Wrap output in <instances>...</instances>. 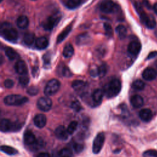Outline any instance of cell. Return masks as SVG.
<instances>
[{"label": "cell", "instance_id": "obj_27", "mask_svg": "<svg viewBox=\"0 0 157 157\" xmlns=\"http://www.w3.org/2000/svg\"><path fill=\"white\" fill-rule=\"evenodd\" d=\"M5 54L10 60H14L18 57V53L10 47H7L5 49Z\"/></svg>", "mask_w": 157, "mask_h": 157}, {"label": "cell", "instance_id": "obj_31", "mask_svg": "<svg viewBox=\"0 0 157 157\" xmlns=\"http://www.w3.org/2000/svg\"><path fill=\"white\" fill-rule=\"evenodd\" d=\"M132 87L136 90H142L145 87V83L141 80H136L132 84Z\"/></svg>", "mask_w": 157, "mask_h": 157}, {"label": "cell", "instance_id": "obj_15", "mask_svg": "<svg viewBox=\"0 0 157 157\" xmlns=\"http://www.w3.org/2000/svg\"><path fill=\"white\" fill-rule=\"evenodd\" d=\"M139 118L145 122L150 121L153 117L152 112L149 109H143L139 113Z\"/></svg>", "mask_w": 157, "mask_h": 157}, {"label": "cell", "instance_id": "obj_23", "mask_svg": "<svg viewBox=\"0 0 157 157\" xmlns=\"http://www.w3.org/2000/svg\"><path fill=\"white\" fill-rule=\"evenodd\" d=\"M72 29V25H69L67 26L66 28H65L63 31L61 33H60V34L57 37V43H60L63 40H64V39L68 36V34H69V33L71 32Z\"/></svg>", "mask_w": 157, "mask_h": 157}, {"label": "cell", "instance_id": "obj_13", "mask_svg": "<svg viewBox=\"0 0 157 157\" xmlns=\"http://www.w3.org/2000/svg\"><path fill=\"white\" fill-rule=\"evenodd\" d=\"M15 69L16 72L21 75H26L28 73V68L25 61L22 60L18 61L15 64Z\"/></svg>", "mask_w": 157, "mask_h": 157}, {"label": "cell", "instance_id": "obj_33", "mask_svg": "<svg viewBox=\"0 0 157 157\" xmlns=\"http://www.w3.org/2000/svg\"><path fill=\"white\" fill-rule=\"evenodd\" d=\"M107 66L105 64H101L96 69V71H97V76H99L100 77H104L107 73Z\"/></svg>", "mask_w": 157, "mask_h": 157}, {"label": "cell", "instance_id": "obj_47", "mask_svg": "<svg viewBox=\"0 0 157 157\" xmlns=\"http://www.w3.org/2000/svg\"><path fill=\"white\" fill-rule=\"evenodd\" d=\"M155 66H156V68H157V60L155 61Z\"/></svg>", "mask_w": 157, "mask_h": 157}, {"label": "cell", "instance_id": "obj_32", "mask_svg": "<svg viewBox=\"0 0 157 157\" xmlns=\"http://www.w3.org/2000/svg\"><path fill=\"white\" fill-rule=\"evenodd\" d=\"M81 3V0H67L66 6L70 9H74L77 7Z\"/></svg>", "mask_w": 157, "mask_h": 157}, {"label": "cell", "instance_id": "obj_39", "mask_svg": "<svg viewBox=\"0 0 157 157\" xmlns=\"http://www.w3.org/2000/svg\"><path fill=\"white\" fill-rule=\"evenodd\" d=\"M19 83L22 86H26L29 83V78L23 75L19 78Z\"/></svg>", "mask_w": 157, "mask_h": 157}, {"label": "cell", "instance_id": "obj_12", "mask_svg": "<svg viewBox=\"0 0 157 157\" xmlns=\"http://www.w3.org/2000/svg\"><path fill=\"white\" fill-rule=\"evenodd\" d=\"M141 50V44L137 40H133L129 43L128 47V52L132 55H137Z\"/></svg>", "mask_w": 157, "mask_h": 157}, {"label": "cell", "instance_id": "obj_14", "mask_svg": "<svg viewBox=\"0 0 157 157\" xmlns=\"http://www.w3.org/2000/svg\"><path fill=\"white\" fill-rule=\"evenodd\" d=\"M23 140H24V142L26 145H31V146L33 144H34L35 142L37 140L34 134H33V132L31 131H29V130L26 131L24 133Z\"/></svg>", "mask_w": 157, "mask_h": 157}, {"label": "cell", "instance_id": "obj_10", "mask_svg": "<svg viewBox=\"0 0 157 157\" xmlns=\"http://www.w3.org/2000/svg\"><path fill=\"white\" fill-rule=\"evenodd\" d=\"M55 135L56 137L60 140H65L68 138L69 133L67 129L64 126H59L55 130Z\"/></svg>", "mask_w": 157, "mask_h": 157}, {"label": "cell", "instance_id": "obj_7", "mask_svg": "<svg viewBox=\"0 0 157 157\" xmlns=\"http://www.w3.org/2000/svg\"><path fill=\"white\" fill-rule=\"evenodd\" d=\"M61 19V15L59 13L54 14L46 19L42 24V26L44 29L47 31L52 30L59 21Z\"/></svg>", "mask_w": 157, "mask_h": 157}, {"label": "cell", "instance_id": "obj_21", "mask_svg": "<svg viewBox=\"0 0 157 157\" xmlns=\"http://www.w3.org/2000/svg\"><path fill=\"white\" fill-rule=\"evenodd\" d=\"M142 23L149 29H153L156 26V20L152 15H147Z\"/></svg>", "mask_w": 157, "mask_h": 157}, {"label": "cell", "instance_id": "obj_6", "mask_svg": "<svg viewBox=\"0 0 157 157\" xmlns=\"http://www.w3.org/2000/svg\"><path fill=\"white\" fill-rule=\"evenodd\" d=\"M105 141V135L102 132H99L95 137L93 142V152L95 154H98L101 150L104 143Z\"/></svg>", "mask_w": 157, "mask_h": 157}, {"label": "cell", "instance_id": "obj_45", "mask_svg": "<svg viewBox=\"0 0 157 157\" xmlns=\"http://www.w3.org/2000/svg\"><path fill=\"white\" fill-rule=\"evenodd\" d=\"M37 157H50V155L47 152H41L37 155Z\"/></svg>", "mask_w": 157, "mask_h": 157}, {"label": "cell", "instance_id": "obj_42", "mask_svg": "<svg viewBox=\"0 0 157 157\" xmlns=\"http://www.w3.org/2000/svg\"><path fill=\"white\" fill-rule=\"evenodd\" d=\"M62 74L64 77H71L72 75V73L70 70L67 67H64L62 70Z\"/></svg>", "mask_w": 157, "mask_h": 157}, {"label": "cell", "instance_id": "obj_16", "mask_svg": "<svg viewBox=\"0 0 157 157\" xmlns=\"http://www.w3.org/2000/svg\"><path fill=\"white\" fill-rule=\"evenodd\" d=\"M47 123V118L44 114H37L34 118V124L39 128L44 127Z\"/></svg>", "mask_w": 157, "mask_h": 157}, {"label": "cell", "instance_id": "obj_36", "mask_svg": "<svg viewBox=\"0 0 157 157\" xmlns=\"http://www.w3.org/2000/svg\"><path fill=\"white\" fill-rule=\"evenodd\" d=\"M143 157H157V150H147L145 152H144Z\"/></svg>", "mask_w": 157, "mask_h": 157}, {"label": "cell", "instance_id": "obj_8", "mask_svg": "<svg viewBox=\"0 0 157 157\" xmlns=\"http://www.w3.org/2000/svg\"><path fill=\"white\" fill-rule=\"evenodd\" d=\"M37 105L38 109L40 110L47 112L50 110L52 105V102L48 97H41L38 99Z\"/></svg>", "mask_w": 157, "mask_h": 157}, {"label": "cell", "instance_id": "obj_19", "mask_svg": "<svg viewBox=\"0 0 157 157\" xmlns=\"http://www.w3.org/2000/svg\"><path fill=\"white\" fill-rule=\"evenodd\" d=\"M35 45L37 48L42 50L47 47L48 45V41L46 37H40L36 40Z\"/></svg>", "mask_w": 157, "mask_h": 157}, {"label": "cell", "instance_id": "obj_2", "mask_svg": "<svg viewBox=\"0 0 157 157\" xmlns=\"http://www.w3.org/2000/svg\"><path fill=\"white\" fill-rule=\"evenodd\" d=\"M121 88V84L120 81L117 78H114L105 85L103 91L107 98H110L117 96L120 92Z\"/></svg>", "mask_w": 157, "mask_h": 157}, {"label": "cell", "instance_id": "obj_17", "mask_svg": "<svg viewBox=\"0 0 157 157\" xmlns=\"http://www.w3.org/2000/svg\"><path fill=\"white\" fill-rule=\"evenodd\" d=\"M104 94V93L103 90L101 89L95 90L91 95L93 102H94L96 104H99L102 101Z\"/></svg>", "mask_w": 157, "mask_h": 157}, {"label": "cell", "instance_id": "obj_11", "mask_svg": "<svg viewBox=\"0 0 157 157\" xmlns=\"http://www.w3.org/2000/svg\"><path fill=\"white\" fill-rule=\"evenodd\" d=\"M157 77V72L153 68L147 67L142 72V77L147 81H151L155 79Z\"/></svg>", "mask_w": 157, "mask_h": 157}, {"label": "cell", "instance_id": "obj_30", "mask_svg": "<svg viewBox=\"0 0 157 157\" xmlns=\"http://www.w3.org/2000/svg\"><path fill=\"white\" fill-rule=\"evenodd\" d=\"M73 154L69 148H63L58 153V157H72Z\"/></svg>", "mask_w": 157, "mask_h": 157}, {"label": "cell", "instance_id": "obj_44", "mask_svg": "<svg viewBox=\"0 0 157 157\" xmlns=\"http://www.w3.org/2000/svg\"><path fill=\"white\" fill-rule=\"evenodd\" d=\"M157 56V52L155 51V52H152L151 53H149V55H148L147 59H151L153 58H155Z\"/></svg>", "mask_w": 157, "mask_h": 157}, {"label": "cell", "instance_id": "obj_5", "mask_svg": "<svg viewBox=\"0 0 157 157\" xmlns=\"http://www.w3.org/2000/svg\"><path fill=\"white\" fill-rule=\"evenodd\" d=\"M60 87V82L55 78L50 80L44 88V94L46 96H52L55 94Z\"/></svg>", "mask_w": 157, "mask_h": 157}, {"label": "cell", "instance_id": "obj_4", "mask_svg": "<svg viewBox=\"0 0 157 157\" xmlns=\"http://www.w3.org/2000/svg\"><path fill=\"white\" fill-rule=\"evenodd\" d=\"M28 101V98L20 94L8 95L4 99V102L8 105H20Z\"/></svg>", "mask_w": 157, "mask_h": 157}, {"label": "cell", "instance_id": "obj_34", "mask_svg": "<svg viewBox=\"0 0 157 157\" xmlns=\"http://www.w3.org/2000/svg\"><path fill=\"white\" fill-rule=\"evenodd\" d=\"M77 126H78V122L76 121H71L69 124L68 125V127L67 128V132L69 133V134H73L75 131L76 130L77 128Z\"/></svg>", "mask_w": 157, "mask_h": 157}, {"label": "cell", "instance_id": "obj_26", "mask_svg": "<svg viewBox=\"0 0 157 157\" xmlns=\"http://www.w3.org/2000/svg\"><path fill=\"white\" fill-rule=\"evenodd\" d=\"M74 52V50L72 45L70 44H67L65 45L63 49V55L65 58H70L73 55Z\"/></svg>", "mask_w": 157, "mask_h": 157}, {"label": "cell", "instance_id": "obj_43", "mask_svg": "<svg viewBox=\"0 0 157 157\" xmlns=\"http://www.w3.org/2000/svg\"><path fill=\"white\" fill-rule=\"evenodd\" d=\"M44 58V65L46 66H48L50 64V56L48 55V54H46L43 57Z\"/></svg>", "mask_w": 157, "mask_h": 157}, {"label": "cell", "instance_id": "obj_46", "mask_svg": "<svg viewBox=\"0 0 157 157\" xmlns=\"http://www.w3.org/2000/svg\"><path fill=\"white\" fill-rule=\"evenodd\" d=\"M153 10H154L155 13L157 15V3L154 4V6H153Z\"/></svg>", "mask_w": 157, "mask_h": 157}, {"label": "cell", "instance_id": "obj_1", "mask_svg": "<svg viewBox=\"0 0 157 157\" xmlns=\"http://www.w3.org/2000/svg\"><path fill=\"white\" fill-rule=\"evenodd\" d=\"M1 35L8 41L15 42L18 39V32L10 23L4 22L1 26Z\"/></svg>", "mask_w": 157, "mask_h": 157}, {"label": "cell", "instance_id": "obj_38", "mask_svg": "<svg viewBox=\"0 0 157 157\" xmlns=\"http://www.w3.org/2000/svg\"><path fill=\"white\" fill-rule=\"evenodd\" d=\"M71 108L75 112H79L82 109V106L80 103L78 101H75L71 104Z\"/></svg>", "mask_w": 157, "mask_h": 157}, {"label": "cell", "instance_id": "obj_28", "mask_svg": "<svg viewBox=\"0 0 157 157\" xmlns=\"http://www.w3.org/2000/svg\"><path fill=\"white\" fill-rule=\"evenodd\" d=\"M115 31L119 37L120 39H123L126 36V34H127V30L126 28L124 26L122 25H120L116 27Z\"/></svg>", "mask_w": 157, "mask_h": 157}, {"label": "cell", "instance_id": "obj_22", "mask_svg": "<svg viewBox=\"0 0 157 157\" xmlns=\"http://www.w3.org/2000/svg\"><path fill=\"white\" fill-rule=\"evenodd\" d=\"M29 25V20L27 17L25 15L20 16L17 20V25L19 28L25 29L28 27Z\"/></svg>", "mask_w": 157, "mask_h": 157}, {"label": "cell", "instance_id": "obj_25", "mask_svg": "<svg viewBox=\"0 0 157 157\" xmlns=\"http://www.w3.org/2000/svg\"><path fill=\"white\" fill-rule=\"evenodd\" d=\"M35 36L32 33H26L23 37V42L25 45H31L34 41Z\"/></svg>", "mask_w": 157, "mask_h": 157}, {"label": "cell", "instance_id": "obj_41", "mask_svg": "<svg viewBox=\"0 0 157 157\" xmlns=\"http://www.w3.org/2000/svg\"><path fill=\"white\" fill-rule=\"evenodd\" d=\"M4 85L7 88H11L14 85V82L11 79H6L4 81Z\"/></svg>", "mask_w": 157, "mask_h": 157}, {"label": "cell", "instance_id": "obj_3", "mask_svg": "<svg viewBox=\"0 0 157 157\" xmlns=\"http://www.w3.org/2000/svg\"><path fill=\"white\" fill-rule=\"evenodd\" d=\"M23 123L18 121L12 122L8 119H2L1 121V131L2 132L18 131L23 126Z\"/></svg>", "mask_w": 157, "mask_h": 157}, {"label": "cell", "instance_id": "obj_48", "mask_svg": "<svg viewBox=\"0 0 157 157\" xmlns=\"http://www.w3.org/2000/svg\"><path fill=\"white\" fill-rule=\"evenodd\" d=\"M32 1H36V0H32Z\"/></svg>", "mask_w": 157, "mask_h": 157}, {"label": "cell", "instance_id": "obj_40", "mask_svg": "<svg viewBox=\"0 0 157 157\" xmlns=\"http://www.w3.org/2000/svg\"><path fill=\"white\" fill-rule=\"evenodd\" d=\"M72 147H73L74 151L76 153H80L83 150L84 146L82 144H80L78 143H74L72 145Z\"/></svg>", "mask_w": 157, "mask_h": 157}, {"label": "cell", "instance_id": "obj_35", "mask_svg": "<svg viewBox=\"0 0 157 157\" xmlns=\"http://www.w3.org/2000/svg\"><path fill=\"white\" fill-rule=\"evenodd\" d=\"M104 28L105 29L106 36L108 37H111L113 34V30L110 25L109 23H104Z\"/></svg>", "mask_w": 157, "mask_h": 157}, {"label": "cell", "instance_id": "obj_37", "mask_svg": "<svg viewBox=\"0 0 157 157\" xmlns=\"http://www.w3.org/2000/svg\"><path fill=\"white\" fill-rule=\"evenodd\" d=\"M39 92L38 88L35 86H31L27 90V93L31 96H34Z\"/></svg>", "mask_w": 157, "mask_h": 157}, {"label": "cell", "instance_id": "obj_29", "mask_svg": "<svg viewBox=\"0 0 157 157\" xmlns=\"http://www.w3.org/2000/svg\"><path fill=\"white\" fill-rule=\"evenodd\" d=\"M1 150L9 155H14L18 153V151L15 148L7 145H2L1 147Z\"/></svg>", "mask_w": 157, "mask_h": 157}, {"label": "cell", "instance_id": "obj_18", "mask_svg": "<svg viewBox=\"0 0 157 157\" xmlns=\"http://www.w3.org/2000/svg\"><path fill=\"white\" fill-rule=\"evenodd\" d=\"M130 102L134 108H139L143 105L144 99L141 96L135 94L131 98Z\"/></svg>", "mask_w": 157, "mask_h": 157}, {"label": "cell", "instance_id": "obj_9", "mask_svg": "<svg viewBox=\"0 0 157 157\" xmlns=\"http://www.w3.org/2000/svg\"><path fill=\"white\" fill-rule=\"evenodd\" d=\"M100 10L105 13L112 12L115 9V4L112 0H103L99 6Z\"/></svg>", "mask_w": 157, "mask_h": 157}, {"label": "cell", "instance_id": "obj_20", "mask_svg": "<svg viewBox=\"0 0 157 157\" xmlns=\"http://www.w3.org/2000/svg\"><path fill=\"white\" fill-rule=\"evenodd\" d=\"M72 87L77 92H83L86 88V83L82 80H75L72 83Z\"/></svg>", "mask_w": 157, "mask_h": 157}, {"label": "cell", "instance_id": "obj_24", "mask_svg": "<svg viewBox=\"0 0 157 157\" xmlns=\"http://www.w3.org/2000/svg\"><path fill=\"white\" fill-rule=\"evenodd\" d=\"M91 38L88 34L84 33L82 34L77 37L76 42L78 45H82L88 43L90 40Z\"/></svg>", "mask_w": 157, "mask_h": 157}]
</instances>
